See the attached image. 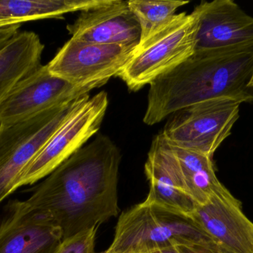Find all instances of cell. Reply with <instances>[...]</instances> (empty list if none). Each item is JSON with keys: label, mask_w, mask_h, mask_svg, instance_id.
Listing matches in <instances>:
<instances>
[{"label": "cell", "mask_w": 253, "mask_h": 253, "mask_svg": "<svg viewBox=\"0 0 253 253\" xmlns=\"http://www.w3.org/2000/svg\"><path fill=\"white\" fill-rule=\"evenodd\" d=\"M22 25V23H10L0 26V49L19 32Z\"/></svg>", "instance_id": "obj_21"}, {"label": "cell", "mask_w": 253, "mask_h": 253, "mask_svg": "<svg viewBox=\"0 0 253 253\" xmlns=\"http://www.w3.org/2000/svg\"><path fill=\"white\" fill-rule=\"evenodd\" d=\"M253 43L196 49L173 69L150 83L143 121L160 123L203 102H253Z\"/></svg>", "instance_id": "obj_2"}, {"label": "cell", "mask_w": 253, "mask_h": 253, "mask_svg": "<svg viewBox=\"0 0 253 253\" xmlns=\"http://www.w3.org/2000/svg\"><path fill=\"white\" fill-rule=\"evenodd\" d=\"M102 85L77 86L53 75L47 65L27 76L0 104V124H9L89 95Z\"/></svg>", "instance_id": "obj_9"}, {"label": "cell", "mask_w": 253, "mask_h": 253, "mask_svg": "<svg viewBox=\"0 0 253 253\" xmlns=\"http://www.w3.org/2000/svg\"><path fill=\"white\" fill-rule=\"evenodd\" d=\"M136 47L71 38L47 64V68L52 74L74 86H104L123 71Z\"/></svg>", "instance_id": "obj_8"}, {"label": "cell", "mask_w": 253, "mask_h": 253, "mask_svg": "<svg viewBox=\"0 0 253 253\" xmlns=\"http://www.w3.org/2000/svg\"><path fill=\"white\" fill-rule=\"evenodd\" d=\"M168 144L178 159L187 193L197 206L225 188L217 178L212 157Z\"/></svg>", "instance_id": "obj_17"}, {"label": "cell", "mask_w": 253, "mask_h": 253, "mask_svg": "<svg viewBox=\"0 0 253 253\" xmlns=\"http://www.w3.org/2000/svg\"><path fill=\"white\" fill-rule=\"evenodd\" d=\"M67 29L71 38L97 44L138 46L141 40L139 23L126 0L83 10Z\"/></svg>", "instance_id": "obj_12"}, {"label": "cell", "mask_w": 253, "mask_h": 253, "mask_svg": "<svg viewBox=\"0 0 253 253\" xmlns=\"http://www.w3.org/2000/svg\"><path fill=\"white\" fill-rule=\"evenodd\" d=\"M122 155L103 135L76 152L29 191L26 202L59 227L62 240L118 216Z\"/></svg>", "instance_id": "obj_1"}, {"label": "cell", "mask_w": 253, "mask_h": 253, "mask_svg": "<svg viewBox=\"0 0 253 253\" xmlns=\"http://www.w3.org/2000/svg\"><path fill=\"white\" fill-rule=\"evenodd\" d=\"M151 253H179V252L173 247V248H165V249Z\"/></svg>", "instance_id": "obj_22"}, {"label": "cell", "mask_w": 253, "mask_h": 253, "mask_svg": "<svg viewBox=\"0 0 253 253\" xmlns=\"http://www.w3.org/2000/svg\"><path fill=\"white\" fill-rule=\"evenodd\" d=\"M44 49L33 31H19L0 49V104L19 82L41 65Z\"/></svg>", "instance_id": "obj_15"}, {"label": "cell", "mask_w": 253, "mask_h": 253, "mask_svg": "<svg viewBox=\"0 0 253 253\" xmlns=\"http://www.w3.org/2000/svg\"><path fill=\"white\" fill-rule=\"evenodd\" d=\"M7 24H10V23H0V26H2V25H7Z\"/></svg>", "instance_id": "obj_24"}, {"label": "cell", "mask_w": 253, "mask_h": 253, "mask_svg": "<svg viewBox=\"0 0 253 253\" xmlns=\"http://www.w3.org/2000/svg\"><path fill=\"white\" fill-rule=\"evenodd\" d=\"M149 182L147 200L188 216L197 205L187 193L178 159L161 134L155 137L144 164Z\"/></svg>", "instance_id": "obj_13"}, {"label": "cell", "mask_w": 253, "mask_h": 253, "mask_svg": "<svg viewBox=\"0 0 253 253\" xmlns=\"http://www.w3.org/2000/svg\"><path fill=\"white\" fill-rule=\"evenodd\" d=\"M110 0H0V23H24L81 12Z\"/></svg>", "instance_id": "obj_16"}, {"label": "cell", "mask_w": 253, "mask_h": 253, "mask_svg": "<svg viewBox=\"0 0 253 253\" xmlns=\"http://www.w3.org/2000/svg\"><path fill=\"white\" fill-rule=\"evenodd\" d=\"M98 227L63 239L53 253H97L95 251Z\"/></svg>", "instance_id": "obj_19"}, {"label": "cell", "mask_w": 253, "mask_h": 253, "mask_svg": "<svg viewBox=\"0 0 253 253\" xmlns=\"http://www.w3.org/2000/svg\"><path fill=\"white\" fill-rule=\"evenodd\" d=\"M193 12L199 20L196 49L253 43V16L233 0L202 1Z\"/></svg>", "instance_id": "obj_14"}, {"label": "cell", "mask_w": 253, "mask_h": 253, "mask_svg": "<svg viewBox=\"0 0 253 253\" xmlns=\"http://www.w3.org/2000/svg\"></svg>", "instance_id": "obj_25"}, {"label": "cell", "mask_w": 253, "mask_h": 253, "mask_svg": "<svg viewBox=\"0 0 253 253\" xmlns=\"http://www.w3.org/2000/svg\"><path fill=\"white\" fill-rule=\"evenodd\" d=\"M215 242L233 253H253V223L227 188L188 215Z\"/></svg>", "instance_id": "obj_11"}, {"label": "cell", "mask_w": 253, "mask_h": 253, "mask_svg": "<svg viewBox=\"0 0 253 253\" xmlns=\"http://www.w3.org/2000/svg\"><path fill=\"white\" fill-rule=\"evenodd\" d=\"M108 104V94L105 91L84 97L22 171L17 189L44 179L87 144L99 132Z\"/></svg>", "instance_id": "obj_6"}, {"label": "cell", "mask_w": 253, "mask_h": 253, "mask_svg": "<svg viewBox=\"0 0 253 253\" xmlns=\"http://www.w3.org/2000/svg\"><path fill=\"white\" fill-rule=\"evenodd\" d=\"M84 97L15 123L0 124V203L17 190L22 171Z\"/></svg>", "instance_id": "obj_5"}, {"label": "cell", "mask_w": 253, "mask_h": 253, "mask_svg": "<svg viewBox=\"0 0 253 253\" xmlns=\"http://www.w3.org/2000/svg\"><path fill=\"white\" fill-rule=\"evenodd\" d=\"M249 87L253 88V75L252 78H251V81H250Z\"/></svg>", "instance_id": "obj_23"}, {"label": "cell", "mask_w": 253, "mask_h": 253, "mask_svg": "<svg viewBox=\"0 0 253 253\" xmlns=\"http://www.w3.org/2000/svg\"><path fill=\"white\" fill-rule=\"evenodd\" d=\"M174 248L179 253H233L214 241L179 245Z\"/></svg>", "instance_id": "obj_20"}, {"label": "cell", "mask_w": 253, "mask_h": 253, "mask_svg": "<svg viewBox=\"0 0 253 253\" xmlns=\"http://www.w3.org/2000/svg\"><path fill=\"white\" fill-rule=\"evenodd\" d=\"M188 3L190 1L179 0H129V7L139 23L140 42L148 38L165 26L174 17L178 8Z\"/></svg>", "instance_id": "obj_18"}, {"label": "cell", "mask_w": 253, "mask_h": 253, "mask_svg": "<svg viewBox=\"0 0 253 253\" xmlns=\"http://www.w3.org/2000/svg\"><path fill=\"white\" fill-rule=\"evenodd\" d=\"M212 241L190 217L146 199L121 214L112 243L101 253H151Z\"/></svg>", "instance_id": "obj_3"}, {"label": "cell", "mask_w": 253, "mask_h": 253, "mask_svg": "<svg viewBox=\"0 0 253 253\" xmlns=\"http://www.w3.org/2000/svg\"><path fill=\"white\" fill-rule=\"evenodd\" d=\"M62 241L59 227L26 201L7 202L0 219V253H53Z\"/></svg>", "instance_id": "obj_10"}, {"label": "cell", "mask_w": 253, "mask_h": 253, "mask_svg": "<svg viewBox=\"0 0 253 253\" xmlns=\"http://www.w3.org/2000/svg\"><path fill=\"white\" fill-rule=\"evenodd\" d=\"M240 105L233 101H212L184 108L172 114L160 134L171 145L213 157L231 135Z\"/></svg>", "instance_id": "obj_7"}, {"label": "cell", "mask_w": 253, "mask_h": 253, "mask_svg": "<svg viewBox=\"0 0 253 253\" xmlns=\"http://www.w3.org/2000/svg\"><path fill=\"white\" fill-rule=\"evenodd\" d=\"M199 20L193 12L175 14L165 26L138 43L117 77L136 92L178 66L196 49Z\"/></svg>", "instance_id": "obj_4"}]
</instances>
